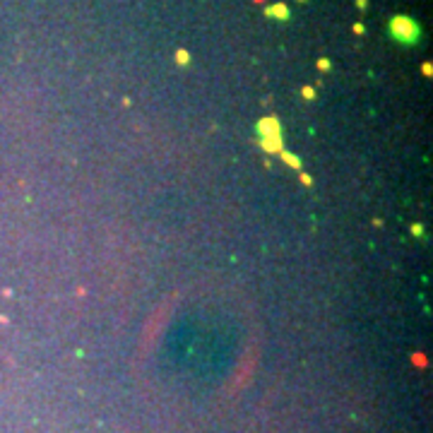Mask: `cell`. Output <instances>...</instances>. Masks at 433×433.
Listing matches in <instances>:
<instances>
[{"instance_id": "6da1fadb", "label": "cell", "mask_w": 433, "mask_h": 433, "mask_svg": "<svg viewBox=\"0 0 433 433\" xmlns=\"http://www.w3.org/2000/svg\"><path fill=\"white\" fill-rule=\"evenodd\" d=\"M388 36H390L395 43L399 46H416V43L421 41V24L416 22L414 17H409V15H395V17L388 22Z\"/></svg>"}, {"instance_id": "7a4b0ae2", "label": "cell", "mask_w": 433, "mask_h": 433, "mask_svg": "<svg viewBox=\"0 0 433 433\" xmlns=\"http://www.w3.org/2000/svg\"><path fill=\"white\" fill-rule=\"evenodd\" d=\"M258 142L267 154H279L284 152V142H282V125L274 116H265L258 123Z\"/></svg>"}, {"instance_id": "3957f363", "label": "cell", "mask_w": 433, "mask_h": 433, "mask_svg": "<svg viewBox=\"0 0 433 433\" xmlns=\"http://www.w3.org/2000/svg\"><path fill=\"white\" fill-rule=\"evenodd\" d=\"M265 15H267L270 19H277V22H287V19L291 17L289 5H284V3H272L270 8L265 10Z\"/></svg>"}, {"instance_id": "277c9868", "label": "cell", "mask_w": 433, "mask_h": 433, "mask_svg": "<svg viewBox=\"0 0 433 433\" xmlns=\"http://www.w3.org/2000/svg\"><path fill=\"white\" fill-rule=\"evenodd\" d=\"M282 154V159L289 164V166H294V169H301V159H298L296 154H291V152H279Z\"/></svg>"}, {"instance_id": "5b68a950", "label": "cell", "mask_w": 433, "mask_h": 433, "mask_svg": "<svg viewBox=\"0 0 433 433\" xmlns=\"http://www.w3.org/2000/svg\"><path fill=\"white\" fill-rule=\"evenodd\" d=\"M176 63H179V65H188V63H190V53H188V51H176Z\"/></svg>"}, {"instance_id": "8992f818", "label": "cell", "mask_w": 433, "mask_h": 433, "mask_svg": "<svg viewBox=\"0 0 433 433\" xmlns=\"http://www.w3.org/2000/svg\"><path fill=\"white\" fill-rule=\"evenodd\" d=\"M318 68H320V70H330V60L320 58V60H318Z\"/></svg>"}, {"instance_id": "52a82bcc", "label": "cell", "mask_w": 433, "mask_h": 433, "mask_svg": "<svg viewBox=\"0 0 433 433\" xmlns=\"http://www.w3.org/2000/svg\"><path fill=\"white\" fill-rule=\"evenodd\" d=\"M303 96H306V99H313V96H315V92H313V89H311V87H303Z\"/></svg>"}, {"instance_id": "ba28073f", "label": "cell", "mask_w": 433, "mask_h": 433, "mask_svg": "<svg viewBox=\"0 0 433 433\" xmlns=\"http://www.w3.org/2000/svg\"><path fill=\"white\" fill-rule=\"evenodd\" d=\"M412 231H414V236H424V234H421V224H414V226H412Z\"/></svg>"}, {"instance_id": "9c48e42d", "label": "cell", "mask_w": 433, "mask_h": 433, "mask_svg": "<svg viewBox=\"0 0 433 433\" xmlns=\"http://www.w3.org/2000/svg\"><path fill=\"white\" fill-rule=\"evenodd\" d=\"M354 32H356V34H364V32H366V27H364V24H359V22H356V24H354Z\"/></svg>"}, {"instance_id": "30bf717a", "label": "cell", "mask_w": 433, "mask_h": 433, "mask_svg": "<svg viewBox=\"0 0 433 433\" xmlns=\"http://www.w3.org/2000/svg\"><path fill=\"white\" fill-rule=\"evenodd\" d=\"M356 5H359V8H361V10H364L366 5H368V0H356Z\"/></svg>"}, {"instance_id": "8fae6325", "label": "cell", "mask_w": 433, "mask_h": 433, "mask_svg": "<svg viewBox=\"0 0 433 433\" xmlns=\"http://www.w3.org/2000/svg\"><path fill=\"white\" fill-rule=\"evenodd\" d=\"M298 3H308V0H298Z\"/></svg>"}]
</instances>
